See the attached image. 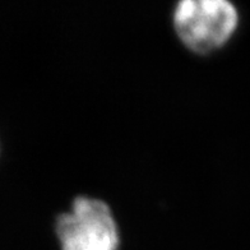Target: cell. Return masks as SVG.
<instances>
[{"instance_id":"1","label":"cell","mask_w":250,"mask_h":250,"mask_svg":"<svg viewBox=\"0 0 250 250\" xmlns=\"http://www.w3.org/2000/svg\"><path fill=\"white\" fill-rule=\"evenodd\" d=\"M239 24V10L226 0H183L172 10L176 36L188 50L199 55L222 49Z\"/></svg>"},{"instance_id":"2","label":"cell","mask_w":250,"mask_h":250,"mask_svg":"<svg viewBox=\"0 0 250 250\" xmlns=\"http://www.w3.org/2000/svg\"><path fill=\"white\" fill-rule=\"evenodd\" d=\"M60 250H119L120 232L114 212L105 201L77 197L55 220Z\"/></svg>"}]
</instances>
